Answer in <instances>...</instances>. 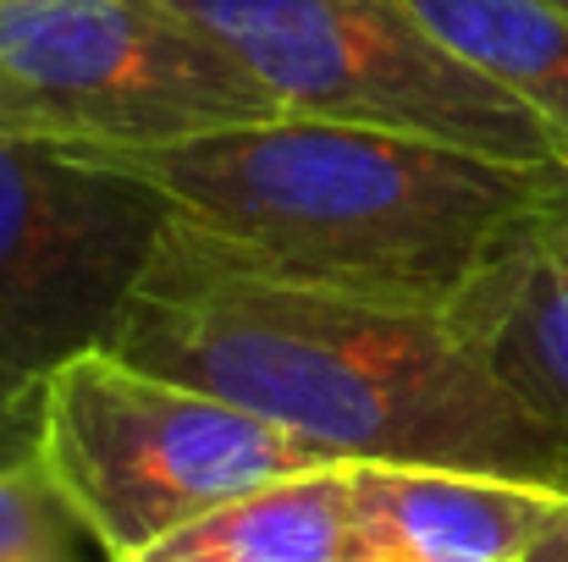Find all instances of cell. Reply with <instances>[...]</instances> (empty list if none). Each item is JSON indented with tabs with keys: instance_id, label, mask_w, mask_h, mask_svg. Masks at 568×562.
I'll return each instance as SVG.
<instances>
[{
	"instance_id": "1",
	"label": "cell",
	"mask_w": 568,
	"mask_h": 562,
	"mask_svg": "<svg viewBox=\"0 0 568 562\" xmlns=\"http://www.w3.org/2000/svg\"><path fill=\"white\" fill-rule=\"evenodd\" d=\"M105 354L199 386L337 463L469 469L568 491L552 436L447 315L237 276L166 237Z\"/></svg>"
},
{
	"instance_id": "2",
	"label": "cell",
	"mask_w": 568,
	"mask_h": 562,
	"mask_svg": "<svg viewBox=\"0 0 568 562\" xmlns=\"http://www.w3.org/2000/svg\"><path fill=\"white\" fill-rule=\"evenodd\" d=\"M111 161L172 204L166 237L199 259L408 315H453L568 198V172L304 116Z\"/></svg>"
},
{
	"instance_id": "3",
	"label": "cell",
	"mask_w": 568,
	"mask_h": 562,
	"mask_svg": "<svg viewBox=\"0 0 568 562\" xmlns=\"http://www.w3.org/2000/svg\"><path fill=\"white\" fill-rule=\"evenodd\" d=\"M282 116L371 127L508 166L568 172V144L453 55L403 0H172Z\"/></svg>"
},
{
	"instance_id": "4",
	"label": "cell",
	"mask_w": 568,
	"mask_h": 562,
	"mask_svg": "<svg viewBox=\"0 0 568 562\" xmlns=\"http://www.w3.org/2000/svg\"><path fill=\"white\" fill-rule=\"evenodd\" d=\"M33 452L111 562L144 558L243 491L337 463L199 386L139 370L105 348L50 375L33 413Z\"/></svg>"
},
{
	"instance_id": "5",
	"label": "cell",
	"mask_w": 568,
	"mask_h": 562,
	"mask_svg": "<svg viewBox=\"0 0 568 562\" xmlns=\"http://www.w3.org/2000/svg\"><path fill=\"white\" fill-rule=\"evenodd\" d=\"M282 105L172 0H0V133L150 155Z\"/></svg>"
},
{
	"instance_id": "6",
	"label": "cell",
	"mask_w": 568,
	"mask_h": 562,
	"mask_svg": "<svg viewBox=\"0 0 568 562\" xmlns=\"http://www.w3.org/2000/svg\"><path fill=\"white\" fill-rule=\"evenodd\" d=\"M172 204L133 166L0 133V425L111 343L155 270Z\"/></svg>"
},
{
	"instance_id": "7",
	"label": "cell",
	"mask_w": 568,
	"mask_h": 562,
	"mask_svg": "<svg viewBox=\"0 0 568 562\" xmlns=\"http://www.w3.org/2000/svg\"><path fill=\"white\" fill-rule=\"evenodd\" d=\"M348 562H530L568 513V491L469 469L348 463Z\"/></svg>"
},
{
	"instance_id": "8",
	"label": "cell",
	"mask_w": 568,
	"mask_h": 562,
	"mask_svg": "<svg viewBox=\"0 0 568 562\" xmlns=\"http://www.w3.org/2000/svg\"><path fill=\"white\" fill-rule=\"evenodd\" d=\"M552 436L568 469V259L536 221L447 315Z\"/></svg>"
},
{
	"instance_id": "9",
	"label": "cell",
	"mask_w": 568,
	"mask_h": 562,
	"mask_svg": "<svg viewBox=\"0 0 568 562\" xmlns=\"http://www.w3.org/2000/svg\"><path fill=\"white\" fill-rule=\"evenodd\" d=\"M354 558V508L348 463L304 469L243 491L204 519L183 524L133 562H348Z\"/></svg>"
},
{
	"instance_id": "10",
	"label": "cell",
	"mask_w": 568,
	"mask_h": 562,
	"mask_svg": "<svg viewBox=\"0 0 568 562\" xmlns=\"http://www.w3.org/2000/svg\"><path fill=\"white\" fill-rule=\"evenodd\" d=\"M453 55L503 83L568 144V11L558 0H403Z\"/></svg>"
},
{
	"instance_id": "11",
	"label": "cell",
	"mask_w": 568,
	"mask_h": 562,
	"mask_svg": "<svg viewBox=\"0 0 568 562\" xmlns=\"http://www.w3.org/2000/svg\"><path fill=\"white\" fill-rule=\"evenodd\" d=\"M0 562H111L33 447L0 463Z\"/></svg>"
},
{
	"instance_id": "12",
	"label": "cell",
	"mask_w": 568,
	"mask_h": 562,
	"mask_svg": "<svg viewBox=\"0 0 568 562\" xmlns=\"http://www.w3.org/2000/svg\"><path fill=\"white\" fill-rule=\"evenodd\" d=\"M530 562H568V513L552 524V530H547V541L530 552Z\"/></svg>"
},
{
	"instance_id": "13",
	"label": "cell",
	"mask_w": 568,
	"mask_h": 562,
	"mask_svg": "<svg viewBox=\"0 0 568 562\" xmlns=\"http://www.w3.org/2000/svg\"><path fill=\"white\" fill-rule=\"evenodd\" d=\"M547 237H552V248L568 259V198L552 210V215H547Z\"/></svg>"
},
{
	"instance_id": "14",
	"label": "cell",
	"mask_w": 568,
	"mask_h": 562,
	"mask_svg": "<svg viewBox=\"0 0 568 562\" xmlns=\"http://www.w3.org/2000/svg\"><path fill=\"white\" fill-rule=\"evenodd\" d=\"M558 6H564V11H568V0H558Z\"/></svg>"
}]
</instances>
